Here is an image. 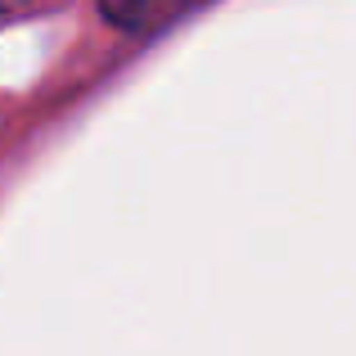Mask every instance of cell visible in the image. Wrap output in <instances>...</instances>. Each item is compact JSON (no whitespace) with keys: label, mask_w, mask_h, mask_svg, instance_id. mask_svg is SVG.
Instances as JSON below:
<instances>
[{"label":"cell","mask_w":356,"mask_h":356,"mask_svg":"<svg viewBox=\"0 0 356 356\" xmlns=\"http://www.w3.org/2000/svg\"><path fill=\"white\" fill-rule=\"evenodd\" d=\"M99 9L108 14V23L136 32V27H149V23H158L163 14L181 9V0H99Z\"/></svg>","instance_id":"obj_1"},{"label":"cell","mask_w":356,"mask_h":356,"mask_svg":"<svg viewBox=\"0 0 356 356\" xmlns=\"http://www.w3.org/2000/svg\"><path fill=\"white\" fill-rule=\"evenodd\" d=\"M18 5H27V0H0V14H5V9H18Z\"/></svg>","instance_id":"obj_2"}]
</instances>
